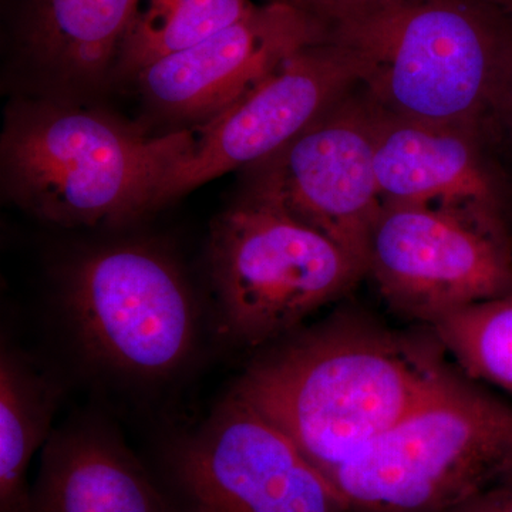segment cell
Instances as JSON below:
<instances>
[{
  "label": "cell",
  "mask_w": 512,
  "mask_h": 512,
  "mask_svg": "<svg viewBox=\"0 0 512 512\" xmlns=\"http://www.w3.org/2000/svg\"><path fill=\"white\" fill-rule=\"evenodd\" d=\"M168 466L178 512H350L289 437L234 393Z\"/></svg>",
  "instance_id": "obj_8"
},
{
  "label": "cell",
  "mask_w": 512,
  "mask_h": 512,
  "mask_svg": "<svg viewBox=\"0 0 512 512\" xmlns=\"http://www.w3.org/2000/svg\"><path fill=\"white\" fill-rule=\"evenodd\" d=\"M251 0H138L114 77H131L247 18Z\"/></svg>",
  "instance_id": "obj_16"
},
{
  "label": "cell",
  "mask_w": 512,
  "mask_h": 512,
  "mask_svg": "<svg viewBox=\"0 0 512 512\" xmlns=\"http://www.w3.org/2000/svg\"><path fill=\"white\" fill-rule=\"evenodd\" d=\"M366 276L394 313L431 328L512 292L511 225L456 208L383 204L367 239Z\"/></svg>",
  "instance_id": "obj_7"
},
{
  "label": "cell",
  "mask_w": 512,
  "mask_h": 512,
  "mask_svg": "<svg viewBox=\"0 0 512 512\" xmlns=\"http://www.w3.org/2000/svg\"><path fill=\"white\" fill-rule=\"evenodd\" d=\"M33 512H178L126 444L97 423L50 434Z\"/></svg>",
  "instance_id": "obj_13"
},
{
  "label": "cell",
  "mask_w": 512,
  "mask_h": 512,
  "mask_svg": "<svg viewBox=\"0 0 512 512\" xmlns=\"http://www.w3.org/2000/svg\"><path fill=\"white\" fill-rule=\"evenodd\" d=\"M138 0H26L20 52L57 93L93 89L114 76Z\"/></svg>",
  "instance_id": "obj_14"
},
{
  "label": "cell",
  "mask_w": 512,
  "mask_h": 512,
  "mask_svg": "<svg viewBox=\"0 0 512 512\" xmlns=\"http://www.w3.org/2000/svg\"><path fill=\"white\" fill-rule=\"evenodd\" d=\"M503 8L507 9L512 15V0H497Z\"/></svg>",
  "instance_id": "obj_21"
},
{
  "label": "cell",
  "mask_w": 512,
  "mask_h": 512,
  "mask_svg": "<svg viewBox=\"0 0 512 512\" xmlns=\"http://www.w3.org/2000/svg\"><path fill=\"white\" fill-rule=\"evenodd\" d=\"M380 117L357 87L291 143L249 167V187L332 239L365 269L367 239L383 207L375 171Z\"/></svg>",
  "instance_id": "obj_9"
},
{
  "label": "cell",
  "mask_w": 512,
  "mask_h": 512,
  "mask_svg": "<svg viewBox=\"0 0 512 512\" xmlns=\"http://www.w3.org/2000/svg\"><path fill=\"white\" fill-rule=\"evenodd\" d=\"M444 512H512V480Z\"/></svg>",
  "instance_id": "obj_20"
},
{
  "label": "cell",
  "mask_w": 512,
  "mask_h": 512,
  "mask_svg": "<svg viewBox=\"0 0 512 512\" xmlns=\"http://www.w3.org/2000/svg\"><path fill=\"white\" fill-rule=\"evenodd\" d=\"M210 262L224 328L245 346L285 338L366 276L355 256L249 185L215 221Z\"/></svg>",
  "instance_id": "obj_5"
},
{
  "label": "cell",
  "mask_w": 512,
  "mask_h": 512,
  "mask_svg": "<svg viewBox=\"0 0 512 512\" xmlns=\"http://www.w3.org/2000/svg\"><path fill=\"white\" fill-rule=\"evenodd\" d=\"M62 387L29 357L0 360V512H33L29 464L49 439Z\"/></svg>",
  "instance_id": "obj_15"
},
{
  "label": "cell",
  "mask_w": 512,
  "mask_h": 512,
  "mask_svg": "<svg viewBox=\"0 0 512 512\" xmlns=\"http://www.w3.org/2000/svg\"><path fill=\"white\" fill-rule=\"evenodd\" d=\"M325 39L356 57L363 93L386 116L488 133L512 15L497 0H400Z\"/></svg>",
  "instance_id": "obj_3"
},
{
  "label": "cell",
  "mask_w": 512,
  "mask_h": 512,
  "mask_svg": "<svg viewBox=\"0 0 512 512\" xmlns=\"http://www.w3.org/2000/svg\"><path fill=\"white\" fill-rule=\"evenodd\" d=\"M293 8L301 10L313 22L318 23L323 32L348 25L373 15L400 0H281Z\"/></svg>",
  "instance_id": "obj_18"
},
{
  "label": "cell",
  "mask_w": 512,
  "mask_h": 512,
  "mask_svg": "<svg viewBox=\"0 0 512 512\" xmlns=\"http://www.w3.org/2000/svg\"><path fill=\"white\" fill-rule=\"evenodd\" d=\"M62 308L94 366L140 382L173 375L197 340V305L170 255L151 245H107L80 254L62 274Z\"/></svg>",
  "instance_id": "obj_6"
},
{
  "label": "cell",
  "mask_w": 512,
  "mask_h": 512,
  "mask_svg": "<svg viewBox=\"0 0 512 512\" xmlns=\"http://www.w3.org/2000/svg\"><path fill=\"white\" fill-rule=\"evenodd\" d=\"M488 134L495 147H500L512 163V56L495 94L488 119Z\"/></svg>",
  "instance_id": "obj_19"
},
{
  "label": "cell",
  "mask_w": 512,
  "mask_h": 512,
  "mask_svg": "<svg viewBox=\"0 0 512 512\" xmlns=\"http://www.w3.org/2000/svg\"><path fill=\"white\" fill-rule=\"evenodd\" d=\"M197 138L198 126L150 136L66 97L19 99L0 141L2 191L60 227H123L154 211L161 184Z\"/></svg>",
  "instance_id": "obj_2"
},
{
  "label": "cell",
  "mask_w": 512,
  "mask_h": 512,
  "mask_svg": "<svg viewBox=\"0 0 512 512\" xmlns=\"http://www.w3.org/2000/svg\"><path fill=\"white\" fill-rule=\"evenodd\" d=\"M350 512H444L512 480V406L448 373L362 454L325 476Z\"/></svg>",
  "instance_id": "obj_4"
},
{
  "label": "cell",
  "mask_w": 512,
  "mask_h": 512,
  "mask_svg": "<svg viewBox=\"0 0 512 512\" xmlns=\"http://www.w3.org/2000/svg\"><path fill=\"white\" fill-rule=\"evenodd\" d=\"M325 39L318 23L281 0L137 73L138 90L157 113L208 121L254 89L293 53Z\"/></svg>",
  "instance_id": "obj_11"
},
{
  "label": "cell",
  "mask_w": 512,
  "mask_h": 512,
  "mask_svg": "<svg viewBox=\"0 0 512 512\" xmlns=\"http://www.w3.org/2000/svg\"><path fill=\"white\" fill-rule=\"evenodd\" d=\"M430 329L468 377L512 393V292L461 309Z\"/></svg>",
  "instance_id": "obj_17"
},
{
  "label": "cell",
  "mask_w": 512,
  "mask_h": 512,
  "mask_svg": "<svg viewBox=\"0 0 512 512\" xmlns=\"http://www.w3.org/2000/svg\"><path fill=\"white\" fill-rule=\"evenodd\" d=\"M362 83V67L328 39L303 47L254 89L198 126L194 148L157 192L154 210L281 150Z\"/></svg>",
  "instance_id": "obj_10"
},
{
  "label": "cell",
  "mask_w": 512,
  "mask_h": 512,
  "mask_svg": "<svg viewBox=\"0 0 512 512\" xmlns=\"http://www.w3.org/2000/svg\"><path fill=\"white\" fill-rule=\"evenodd\" d=\"M440 350L437 339L407 336L342 308L271 343L232 393L326 476L436 389L450 373Z\"/></svg>",
  "instance_id": "obj_1"
},
{
  "label": "cell",
  "mask_w": 512,
  "mask_h": 512,
  "mask_svg": "<svg viewBox=\"0 0 512 512\" xmlns=\"http://www.w3.org/2000/svg\"><path fill=\"white\" fill-rule=\"evenodd\" d=\"M382 113V111H380ZM477 128L382 113L375 171L383 204L456 208L511 224L512 184Z\"/></svg>",
  "instance_id": "obj_12"
}]
</instances>
